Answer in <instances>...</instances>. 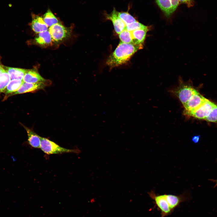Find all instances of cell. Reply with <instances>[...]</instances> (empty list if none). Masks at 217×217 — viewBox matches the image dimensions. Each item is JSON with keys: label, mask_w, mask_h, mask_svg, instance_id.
<instances>
[{"label": "cell", "mask_w": 217, "mask_h": 217, "mask_svg": "<svg viewBox=\"0 0 217 217\" xmlns=\"http://www.w3.org/2000/svg\"><path fill=\"white\" fill-rule=\"evenodd\" d=\"M142 47L132 43L120 42L106 62L110 69L127 62L137 50Z\"/></svg>", "instance_id": "1"}, {"label": "cell", "mask_w": 217, "mask_h": 217, "mask_svg": "<svg viewBox=\"0 0 217 217\" xmlns=\"http://www.w3.org/2000/svg\"><path fill=\"white\" fill-rule=\"evenodd\" d=\"M40 148L47 155L68 153L79 154L81 152L78 148L70 149L64 148L47 138L42 137L41 139Z\"/></svg>", "instance_id": "2"}, {"label": "cell", "mask_w": 217, "mask_h": 217, "mask_svg": "<svg viewBox=\"0 0 217 217\" xmlns=\"http://www.w3.org/2000/svg\"><path fill=\"white\" fill-rule=\"evenodd\" d=\"M149 197L154 201L158 209L161 212V217H165L171 214L173 212L168 203L164 194H157L154 190L148 193Z\"/></svg>", "instance_id": "3"}, {"label": "cell", "mask_w": 217, "mask_h": 217, "mask_svg": "<svg viewBox=\"0 0 217 217\" xmlns=\"http://www.w3.org/2000/svg\"><path fill=\"white\" fill-rule=\"evenodd\" d=\"M207 99L197 91L183 105L185 108L184 114L189 116L191 113L201 106Z\"/></svg>", "instance_id": "4"}, {"label": "cell", "mask_w": 217, "mask_h": 217, "mask_svg": "<svg viewBox=\"0 0 217 217\" xmlns=\"http://www.w3.org/2000/svg\"><path fill=\"white\" fill-rule=\"evenodd\" d=\"M52 40L55 42H60L70 35V31L60 23H58L50 27L49 30Z\"/></svg>", "instance_id": "5"}, {"label": "cell", "mask_w": 217, "mask_h": 217, "mask_svg": "<svg viewBox=\"0 0 217 217\" xmlns=\"http://www.w3.org/2000/svg\"><path fill=\"white\" fill-rule=\"evenodd\" d=\"M197 91L191 86L185 84H181L173 92L178 98L183 105Z\"/></svg>", "instance_id": "6"}, {"label": "cell", "mask_w": 217, "mask_h": 217, "mask_svg": "<svg viewBox=\"0 0 217 217\" xmlns=\"http://www.w3.org/2000/svg\"><path fill=\"white\" fill-rule=\"evenodd\" d=\"M215 104L208 99L189 115L199 119H205L209 115Z\"/></svg>", "instance_id": "7"}, {"label": "cell", "mask_w": 217, "mask_h": 217, "mask_svg": "<svg viewBox=\"0 0 217 217\" xmlns=\"http://www.w3.org/2000/svg\"><path fill=\"white\" fill-rule=\"evenodd\" d=\"M161 10L169 17L176 10L179 4L178 0H155Z\"/></svg>", "instance_id": "8"}, {"label": "cell", "mask_w": 217, "mask_h": 217, "mask_svg": "<svg viewBox=\"0 0 217 217\" xmlns=\"http://www.w3.org/2000/svg\"><path fill=\"white\" fill-rule=\"evenodd\" d=\"M47 84L46 83L43 82L32 83L24 82L18 90L11 96L35 92L43 89Z\"/></svg>", "instance_id": "9"}, {"label": "cell", "mask_w": 217, "mask_h": 217, "mask_svg": "<svg viewBox=\"0 0 217 217\" xmlns=\"http://www.w3.org/2000/svg\"><path fill=\"white\" fill-rule=\"evenodd\" d=\"M165 197L171 209L173 212L174 209L183 202L188 200L187 193L185 191L182 194L177 196L171 194H164Z\"/></svg>", "instance_id": "10"}, {"label": "cell", "mask_w": 217, "mask_h": 217, "mask_svg": "<svg viewBox=\"0 0 217 217\" xmlns=\"http://www.w3.org/2000/svg\"><path fill=\"white\" fill-rule=\"evenodd\" d=\"M118 12L114 8L110 14L106 15V17L112 21L115 31L119 34L125 29L126 25L118 17Z\"/></svg>", "instance_id": "11"}, {"label": "cell", "mask_w": 217, "mask_h": 217, "mask_svg": "<svg viewBox=\"0 0 217 217\" xmlns=\"http://www.w3.org/2000/svg\"><path fill=\"white\" fill-rule=\"evenodd\" d=\"M149 30V28L148 27L146 28L140 29L131 31L132 44L142 47L147 32Z\"/></svg>", "instance_id": "12"}, {"label": "cell", "mask_w": 217, "mask_h": 217, "mask_svg": "<svg viewBox=\"0 0 217 217\" xmlns=\"http://www.w3.org/2000/svg\"><path fill=\"white\" fill-rule=\"evenodd\" d=\"M23 80L27 83H46V80L34 69L27 70L23 77Z\"/></svg>", "instance_id": "13"}, {"label": "cell", "mask_w": 217, "mask_h": 217, "mask_svg": "<svg viewBox=\"0 0 217 217\" xmlns=\"http://www.w3.org/2000/svg\"><path fill=\"white\" fill-rule=\"evenodd\" d=\"M31 24L32 29L36 33L47 30L48 27L44 22L43 18L38 15H32Z\"/></svg>", "instance_id": "14"}, {"label": "cell", "mask_w": 217, "mask_h": 217, "mask_svg": "<svg viewBox=\"0 0 217 217\" xmlns=\"http://www.w3.org/2000/svg\"><path fill=\"white\" fill-rule=\"evenodd\" d=\"M28 136V143L32 147L35 148H40L41 137L35 133L33 130L24 125Z\"/></svg>", "instance_id": "15"}, {"label": "cell", "mask_w": 217, "mask_h": 217, "mask_svg": "<svg viewBox=\"0 0 217 217\" xmlns=\"http://www.w3.org/2000/svg\"><path fill=\"white\" fill-rule=\"evenodd\" d=\"M5 70L9 74L11 79L23 80L27 70L5 66Z\"/></svg>", "instance_id": "16"}, {"label": "cell", "mask_w": 217, "mask_h": 217, "mask_svg": "<svg viewBox=\"0 0 217 217\" xmlns=\"http://www.w3.org/2000/svg\"><path fill=\"white\" fill-rule=\"evenodd\" d=\"M35 39L36 43L41 45H48L52 40L50 32L48 30L39 33Z\"/></svg>", "instance_id": "17"}, {"label": "cell", "mask_w": 217, "mask_h": 217, "mask_svg": "<svg viewBox=\"0 0 217 217\" xmlns=\"http://www.w3.org/2000/svg\"><path fill=\"white\" fill-rule=\"evenodd\" d=\"M23 82V80H11L4 90L3 93H5L6 95L11 94L18 90Z\"/></svg>", "instance_id": "18"}, {"label": "cell", "mask_w": 217, "mask_h": 217, "mask_svg": "<svg viewBox=\"0 0 217 217\" xmlns=\"http://www.w3.org/2000/svg\"><path fill=\"white\" fill-rule=\"evenodd\" d=\"M43 20L48 27H51L58 23V20L49 9L44 14Z\"/></svg>", "instance_id": "19"}, {"label": "cell", "mask_w": 217, "mask_h": 217, "mask_svg": "<svg viewBox=\"0 0 217 217\" xmlns=\"http://www.w3.org/2000/svg\"><path fill=\"white\" fill-rule=\"evenodd\" d=\"M11 79L9 74L5 69L0 74V93L3 92Z\"/></svg>", "instance_id": "20"}, {"label": "cell", "mask_w": 217, "mask_h": 217, "mask_svg": "<svg viewBox=\"0 0 217 217\" xmlns=\"http://www.w3.org/2000/svg\"><path fill=\"white\" fill-rule=\"evenodd\" d=\"M118 15L126 25L137 21L128 11L118 12Z\"/></svg>", "instance_id": "21"}, {"label": "cell", "mask_w": 217, "mask_h": 217, "mask_svg": "<svg viewBox=\"0 0 217 217\" xmlns=\"http://www.w3.org/2000/svg\"><path fill=\"white\" fill-rule=\"evenodd\" d=\"M119 37L121 42H123L132 44V39L131 32L126 29L119 34Z\"/></svg>", "instance_id": "22"}, {"label": "cell", "mask_w": 217, "mask_h": 217, "mask_svg": "<svg viewBox=\"0 0 217 217\" xmlns=\"http://www.w3.org/2000/svg\"><path fill=\"white\" fill-rule=\"evenodd\" d=\"M147 27L137 21L126 25L125 29L131 32L136 30L146 28Z\"/></svg>", "instance_id": "23"}, {"label": "cell", "mask_w": 217, "mask_h": 217, "mask_svg": "<svg viewBox=\"0 0 217 217\" xmlns=\"http://www.w3.org/2000/svg\"><path fill=\"white\" fill-rule=\"evenodd\" d=\"M205 120L209 122H217V105L213 107L209 116L205 119Z\"/></svg>", "instance_id": "24"}, {"label": "cell", "mask_w": 217, "mask_h": 217, "mask_svg": "<svg viewBox=\"0 0 217 217\" xmlns=\"http://www.w3.org/2000/svg\"><path fill=\"white\" fill-rule=\"evenodd\" d=\"M179 3L186 4L188 7L193 6L194 5L193 0H178Z\"/></svg>", "instance_id": "25"}, {"label": "cell", "mask_w": 217, "mask_h": 217, "mask_svg": "<svg viewBox=\"0 0 217 217\" xmlns=\"http://www.w3.org/2000/svg\"><path fill=\"white\" fill-rule=\"evenodd\" d=\"M200 135L195 136L192 137V140L193 143H197L200 140Z\"/></svg>", "instance_id": "26"}, {"label": "cell", "mask_w": 217, "mask_h": 217, "mask_svg": "<svg viewBox=\"0 0 217 217\" xmlns=\"http://www.w3.org/2000/svg\"><path fill=\"white\" fill-rule=\"evenodd\" d=\"M5 66L0 62V74L5 70Z\"/></svg>", "instance_id": "27"}, {"label": "cell", "mask_w": 217, "mask_h": 217, "mask_svg": "<svg viewBox=\"0 0 217 217\" xmlns=\"http://www.w3.org/2000/svg\"><path fill=\"white\" fill-rule=\"evenodd\" d=\"M216 181V183H217V181Z\"/></svg>", "instance_id": "28"}]
</instances>
